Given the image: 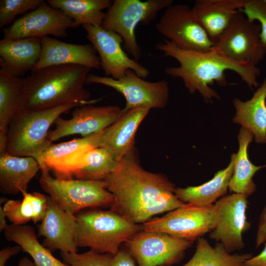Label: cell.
I'll use <instances>...</instances> for the list:
<instances>
[{
  "label": "cell",
  "mask_w": 266,
  "mask_h": 266,
  "mask_svg": "<svg viewBox=\"0 0 266 266\" xmlns=\"http://www.w3.org/2000/svg\"><path fill=\"white\" fill-rule=\"evenodd\" d=\"M52 7L59 9L73 21V28L80 25L101 26L105 16L103 10L112 4L110 0H48Z\"/></svg>",
  "instance_id": "obj_29"
},
{
  "label": "cell",
  "mask_w": 266,
  "mask_h": 266,
  "mask_svg": "<svg viewBox=\"0 0 266 266\" xmlns=\"http://www.w3.org/2000/svg\"><path fill=\"white\" fill-rule=\"evenodd\" d=\"M216 219L213 204L184 203L162 217L144 223L142 228L144 231L165 233L193 241L212 231Z\"/></svg>",
  "instance_id": "obj_8"
},
{
  "label": "cell",
  "mask_w": 266,
  "mask_h": 266,
  "mask_svg": "<svg viewBox=\"0 0 266 266\" xmlns=\"http://www.w3.org/2000/svg\"><path fill=\"white\" fill-rule=\"evenodd\" d=\"M75 243L100 253L114 255L121 244L141 231V227L112 210H92L75 215Z\"/></svg>",
  "instance_id": "obj_4"
},
{
  "label": "cell",
  "mask_w": 266,
  "mask_h": 266,
  "mask_svg": "<svg viewBox=\"0 0 266 266\" xmlns=\"http://www.w3.org/2000/svg\"><path fill=\"white\" fill-rule=\"evenodd\" d=\"M99 84L111 87L123 95L126 103L124 111L146 107L162 109L168 101L169 87L166 80L149 82L128 70L119 79L89 73L86 84Z\"/></svg>",
  "instance_id": "obj_9"
},
{
  "label": "cell",
  "mask_w": 266,
  "mask_h": 266,
  "mask_svg": "<svg viewBox=\"0 0 266 266\" xmlns=\"http://www.w3.org/2000/svg\"><path fill=\"white\" fill-rule=\"evenodd\" d=\"M5 237L20 246L30 255L35 266H70L56 258L37 239L33 227L26 225H8L4 231Z\"/></svg>",
  "instance_id": "obj_28"
},
{
  "label": "cell",
  "mask_w": 266,
  "mask_h": 266,
  "mask_svg": "<svg viewBox=\"0 0 266 266\" xmlns=\"http://www.w3.org/2000/svg\"><path fill=\"white\" fill-rule=\"evenodd\" d=\"M40 169L41 188L66 212L76 215L85 208L111 206L113 202L105 180L59 179L53 177L47 168Z\"/></svg>",
  "instance_id": "obj_6"
},
{
  "label": "cell",
  "mask_w": 266,
  "mask_h": 266,
  "mask_svg": "<svg viewBox=\"0 0 266 266\" xmlns=\"http://www.w3.org/2000/svg\"><path fill=\"white\" fill-rule=\"evenodd\" d=\"M73 28V21L61 10L44 2L28 12L3 30V38L19 39L39 38L51 35L67 36V30Z\"/></svg>",
  "instance_id": "obj_15"
},
{
  "label": "cell",
  "mask_w": 266,
  "mask_h": 266,
  "mask_svg": "<svg viewBox=\"0 0 266 266\" xmlns=\"http://www.w3.org/2000/svg\"><path fill=\"white\" fill-rule=\"evenodd\" d=\"M21 193L23 196L22 200H9L5 201L3 208L7 218L14 225L41 221L47 209L48 196L25 190Z\"/></svg>",
  "instance_id": "obj_30"
},
{
  "label": "cell",
  "mask_w": 266,
  "mask_h": 266,
  "mask_svg": "<svg viewBox=\"0 0 266 266\" xmlns=\"http://www.w3.org/2000/svg\"><path fill=\"white\" fill-rule=\"evenodd\" d=\"M260 25L249 20L239 11L213 49L234 61L257 66L266 53L260 39Z\"/></svg>",
  "instance_id": "obj_10"
},
{
  "label": "cell",
  "mask_w": 266,
  "mask_h": 266,
  "mask_svg": "<svg viewBox=\"0 0 266 266\" xmlns=\"http://www.w3.org/2000/svg\"><path fill=\"white\" fill-rule=\"evenodd\" d=\"M254 135L249 130L241 127L237 135L238 150L236 154L234 167L229 189L234 193L240 194L248 197L256 190V186L253 178L259 170L266 167L257 166L250 160L248 148L253 141Z\"/></svg>",
  "instance_id": "obj_26"
},
{
  "label": "cell",
  "mask_w": 266,
  "mask_h": 266,
  "mask_svg": "<svg viewBox=\"0 0 266 266\" xmlns=\"http://www.w3.org/2000/svg\"><path fill=\"white\" fill-rule=\"evenodd\" d=\"M156 27L167 40L182 49L205 52L214 46L186 4H172L165 9Z\"/></svg>",
  "instance_id": "obj_11"
},
{
  "label": "cell",
  "mask_w": 266,
  "mask_h": 266,
  "mask_svg": "<svg viewBox=\"0 0 266 266\" xmlns=\"http://www.w3.org/2000/svg\"><path fill=\"white\" fill-rule=\"evenodd\" d=\"M235 156L236 154H232L228 166L217 171L207 182L199 186L176 188V196L184 203L201 206L212 204L227 192L233 172Z\"/></svg>",
  "instance_id": "obj_25"
},
{
  "label": "cell",
  "mask_w": 266,
  "mask_h": 266,
  "mask_svg": "<svg viewBox=\"0 0 266 266\" xmlns=\"http://www.w3.org/2000/svg\"><path fill=\"white\" fill-rule=\"evenodd\" d=\"M157 49L179 63L178 66L166 67V73L181 78L190 93L198 92L207 102H211L213 98L220 99L217 93L209 86L214 82L220 86L227 85L225 73L227 70L237 73L251 89L258 86L257 77L260 70L257 66L234 61L213 48L205 52L186 50L166 39L157 45Z\"/></svg>",
  "instance_id": "obj_2"
},
{
  "label": "cell",
  "mask_w": 266,
  "mask_h": 266,
  "mask_svg": "<svg viewBox=\"0 0 266 266\" xmlns=\"http://www.w3.org/2000/svg\"><path fill=\"white\" fill-rule=\"evenodd\" d=\"M76 228L75 215L62 209L48 196L47 209L38 226V235L44 237L43 245L51 252L77 253Z\"/></svg>",
  "instance_id": "obj_18"
},
{
  "label": "cell",
  "mask_w": 266,
  "mask_h": 266,
  "mask_svg": "<svg viewBox=\"0 0 266 266\" xmlns=\"http://www.w3.org/2000/svg\"><path fill=\"white\" fill-rule=\"evenodd\" d=\"M239 11L249 20L260 23V37L266 51V0H245L243 7Z\"/></svg>",
  "instance_id": "obj_35"
},
{
  "label": "cell",
  "mask_w": 266,
  "mask_h": 266,
  "mask_svg": "<svg viewBox=\"0 0 266 266\" xmlns=\"http://www.w3.org/2000/svg\"><path fill=\"white\" fill-rule=\"evenodd\" d=\"M83 27L86 37L99 55L101 68L106 76L119 79L128 70H132L142 78L149 75L150 72L146 67L130 58L123 50V40L119 34L101 26L85 25Z\"/></svg>",
  "instance_id": "obj_14"
},
{
  "label": "cell",
  "mask_w": 266,
  "mask_h": 266,
  "mask_svg": "<svg viewBox=\"0 0 266 266\" xmlns=\"http://www.w3.org/2000/svg\"><path fill=\"white\" fill-rule=\"evenodd\" d=\"M103 131L66 142L52 143L35 160L40 169L45 167L53 171L56 178L72 179V176L79 168L81 161L86 153L100 147Z\"/></svg>",
  "instance_id": "obj_17"
},
{
  "label": "cell",
  "mask_w": 266,
  "mask_h": 266,
  "mask_svg": "<svg viewBox=\"0 0 266 266\" xmlns=\"http://www.w3.org/2000/svg\"><path fill=\"white\" fill-rule=\"evenodd\" d=\"M248 204L247 197L234 193L221 197L214 204L217 219L209 237L231 253L244 247L242 234L250 226L246 215Z\"/></svg>",
  "instance_id": "obj_13"
},
{
  "label": "cell",
  "mask_w": 266,
  "mask_h": 266,
  "mask_svg": "<svg viewBox=\"0 0 266 266\" xmlns=\"http://www.w3.org/2000/svg\"><path fill=\"white\" fill-rule=\"evenodd\" d=\"M245 265L246 266H266V241L261 253L247 260Z\"/></svg>",
  "instance_id": "obj_39"
},
{
  "label": "cell",
  "mask_w": 266,
  "mask_h": 266,
  "mask_svg": "<svg viewBox=\"0 0 266 266\" xmlns=\"http://www.w3.org/2000/svg\"><path fill=\"white\" fill-rule=\"evenodd\" d=\"M123 113V109L116 105L77 106L70 119L59 117L56 120L55 129L49 132L48 140L52 143L70 135L77 134L84 137L101 132L115 123Z\"/></svg>",
  "instance_id": "obj_16"
},
{
  "label": "cell",
  "mask_w": 266,
  "mask_h": 266,
  "mask_svg": "<svg viewBox=\"0 0 266 266\" xmlns=\"http://www.w3.org/2000/svg\"><path fill=\"white\" fill-rule=\"evenodd\" d=\"M23 79L0 69V155L6 153L8 127L18 111Z\"/></svg>",
  "instance_id": "obj_27"
},
{
  "label": "cell",
  "mask_w": 266,
  "mask_h": 266,
  "mask_svg": "<svg viewBox=\"0 0 266 266\" xmlns=\"http://www.w3.org/2000/svg\"><path fill=\"white\" fill-rule=\"evenodd\" d=\"M39 169L38 163L33 157L0 155V193L14 195L27 191Z\"/></svg>",
  "instance_id": "obj_24"
},
{
  "label": "cell",
  "mask_w": 266,
  "mask_h": 266,
  "mask_svg": "<svg viewBox=\"0 0 266 266\" xmlns=\"http://www.w3.org/2000/svg\"><path fill=\"white\" fill-rule=\"evenodd\" d=\"M40 40L41 56L32 71L63 65H79L91 69L101 68L99 57L92 44L66 43L49 36Z\"/></svg>",
  "instance_id": "obj_19"
},
{
  "label": "cell",
  "mask_w": 266,
  "mask_h": 266,
  "mask_svg": "<svg viewBox=\"0 0 266 266\" xmlns=\"http://www.w3.org/2000/svg\"><path fill=\"white\" fill-rule=\"evenodd\" d=\"M173 3L172 0H115L105 13L101 27L119 34L126 49L138 59L141 52L135 34L137 26L149 23Z\"/></svg>",
  "instance_id": "obj_7"
},
{
  "label": "cell",
  "mask_w": 266,
  "mask_h": 266,
  "mask_svg": "<svg viewBox=\"0 0 266 266\" xmlns=\"http://www.w3.org/2000/svg\"><path fill=\"white\" fill-rule=\"evenodd\" d=\"M21 250V248L18 245L2 249L0 251V266H6V264L9 259L17 254Z\"/></svg>",
  "instance_id": "obj_38"
},
{
  "label": "cell",
  "mask_w": 266,
  "mask_h": 266,
  "mask_svg": "<svg viewBox=\"0 0 266 266\" xmlns=\"http://www.w3.org/2000/svg\"><path fill=\"white\" fill-rule=\"evenodd\" d=\"M118 162L104 147L92 149L84 155L79 168L74 173L77 179L104 180L114 170Z\"/></svg>",
  "instance_id": "obj_32"
},
{
  "label": "cell",
  "mask_w": 266,
  "mask_h": 266,
  "mask_svg": "<svg viewBox=\"0 0 266 266\" xmlns=\"http://www.w3.org/2000/svg\"><path fill=\"white\" fill-rule=\"evenodd\" d=\"M61 255L70 266H112V255L91 249L82 253H61Z\"/></svg>",
  "instance_id": "obj_34"
},
{
  "label": "cell",
  "mask_w": 266,
  "mask_h": 266,
  "mask_svg": "<svg viewBox=\"0 0 266 266\" xmlns=\"http://www.w3.org/2000/svg\"><path fill=\"white\" fill-rule=\"evenodd\" d=\"M112 266H135V265L129 251L119 250L113 255Z\"/></svg>",
  "instance_id": "obj_37"
},
{
  "label": "cell",
  "mask_w": 266,
  "mask_h": 266,
  "mask_svg": "<svg viewBox=\"0 0 266 266\" xmlns=\"http://www.w3.org/2000/svg\"><path fill=\"white\" fill-rule=\"evenodd\" d=\"M244 2L245 0H198L191 10L215 45Z\"/></svg>",
  "instance_id": "obj_21"
},
{
  "label": "cell",
  "mask_w": 266,
  "mask_h": 266,
  "mask_svg": "<svg viewBox=\"0 0 266 266\" xmlns=\"http://www.w3.org/2000/svg\"><path fill=\"white\" fill-rule=\"evenodd\" d=\"M192 243L166 233L143 231L126 245L138 266H169L179 261Z\"/></svg>",
  "instance_id": "obj_12"
},
{
  "label": "cell",
  "mask_w": 266,
  "mask_h": 266,
  "mask_svg": "<svg viewBox=\"0 0 266 266\" xmlns=\"http://www.w3.org/2000/svg\"><path fill=\"white\" fill-rule=\"evenodd\" d=\"M81 105L70 103L44 110H18L8 127L6 153L36 159L52 144L47 138L51 125L62 114Z\"/></svg>",
  "instance_id": "obj_5"
},
{
  "label": "cell",
  "mask_w": 266,
  "mask_h": 266,
  "mask_svg": "<svg viewBox=\"0 0 266 266\" xmlns=\"http://www.w3.org/2000/svg\"><path fill=\"white\" fill-rule=\"evenodd\" d=\"M18 266H35L33 261L27 257H24L20 259Z\"/></svg>",
  "instance_id": "obj_41"
},
{
  "label": "cell",
  "mask_w": 266,
  "mask_h": 266,
  "mask_svg": "<svg viewBox=\"0 0 266 266\" xmlns=\"http://www.w3.org/2000/svg\"><path fill=\"white\" fill-rule=\"evenodd\" d=\"M266 241V203L260 215L257 231L255 248L258 249Z\"/></svg>",
  "instance_id": "obj_36"
},
{
  "label": "cell",
  "mask_w": 266,
  "mask_h": 266,
  "mask_svg": "<svg viewBox=\"0 0 266 266\" xmlns=\"http://www.w3.org/2000/svg\"><path fill=\"white\" fill-rule=\"evenodd\" d=\"M233 104V122L250 131L257 143H266V77L250 100L235 98Z\"/></svg>",
  "instance_id": "obj_23"
},
{
  "label": "cell",
  "mask_w": 266,
  "mask_h": 266,
  "mask_svg": "<svg viewBox=\"0 0 266 266\" xmlns=\"http://www.w3.org/2000/svg\"><path fill=\"white\" fill-rule=\"evenodd\" d=\"M149 110V108L146 107L123 110L120 117L103 131L100 147L106 148L115 160L119 162L133 151L136 131Z\"/></svg>",
  "instance_id": "obj_20"
},
{
  "label": "cell",
  "mask_w": 266,
  "mask_h": 266,
  "mask_svg": "<svg viewBox=\"0 0 266 266\" xmlns=\"http://www.w3.org/2000/svg\"><path fill=\"white\" fill-rule=\"evenodd\" d=\"M44 2L42 0H0V28L11 25L18 15L34 10Z\"/></svg>",
  "instance_id": "obj_33"
},
{
  "label": "cell",
  "mask_w": 266,
  "mask_h": 266,
  "mask_svg": "<svg viewBox=\"0 0 266 266\" xmlns=\"http://www.w3.org/2000/svg\"><path fill=\"white\" fill-rule=\"evenodd\" d=\"M41 54L39 38L10 39L0 41V66L8 72L21 77L32 71Z\"/></svg>",
  "instance_id": "obj_22"
},
{
  "label": "cell",
  "mask_w": 266,
  "mask_h": 266,
  "mask_svg": "<svg viewBox=\"0 0 266 266\" xmlns=\"http://www.w3.org/2000/svg\"><path fill=\"white\" fill-rule=\"evenodd\" d=\"M7 217L3 207L0 206V231H4L8 227L6 219Z\"/></svg>",
  "instance_id": "obj_40"
},
{
  "label": "cell",
  "mask_w": 266,
  "mask_h": 266,
  "mask_svg": "<svg viewBox=\"0 0 266 266\" xmlns=\"http://www.w3.org/2000/svg\"><path fill=\"white\" fill-rule=\"evenodd\" d=\"M252 256L248 253H231L220 242L213 247L200 237L193 257L181 266H246V261Z\"/></svg>",
  "instance_id": "obj_31"
},
{
  "label": "cell",
  "mask_w": 266,
  "mask_h": 266,
  "mask_svg": "<svg viewBox=\"0 0 266 266\" xmlns=\"http://www.w3.org/2000/svg\"><path fill=\"white\" fill-rule=\"evenodd\" d=\"M104 180L113 196L111 210L137 224L184 204L176 196L173 184L161 174L142 168L133 151L118 162Z\"/></svg>",
  "instance_id": "obj_1"
},
{
  "label": "cell",
  "mask_w": 266,
  "mask_h": 266,
  "mask_svg": "<svg viewBox=\"0 0 266 266\" xmlns=\"http://www.w3.org/2000/svg\"><path fill=\"white\" fill-rule=\"evenodd\" d=\"M91 68L76 65L46 67L23 79L19 109L39 110L70 104H93L84 87Z\"/></svg>",
  "instance_id": "obj_3"
}]
</instances>
